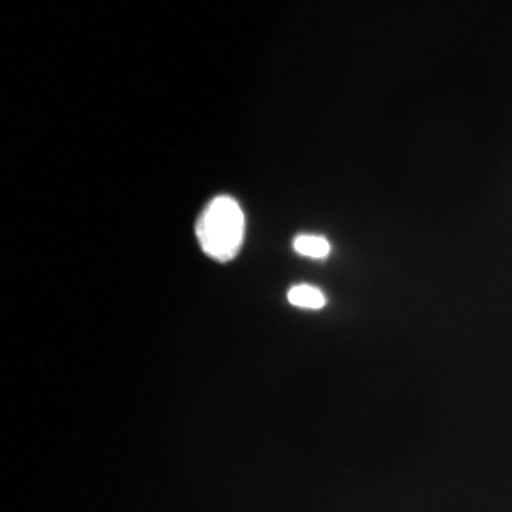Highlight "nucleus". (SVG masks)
Segmentation results:
<instances>
[{"mask_svg": "<svg viewBox=\"0 0 512 512\" xmlns=\"http://www.w3.org/2000/svg\"><path fill=\"white\" fill-rule=\"evenodd\" d=\"M293 248L298 254L312 259H324L331 252L330 242L323 236L303 234L293 241Z\"/></svg>", "mask_w": 512, "mask_h": 512, "instance_id": "3", "label": "nucleus"}, {"mask_svg": "<svg viewBox=\"0 0 512 512\" xmlns=\"http://www.w3.org/2000/svg\"><path fill=\"white\" fill-rule=\"evenodd\" d=\"M245 228L239 202L230 196H219L203 210L196 224V236L209 258L228 262L240 252Z\"/></svg>", "mask_w": 512, "mask_h": 512, "instance_id": "1", "label": "nucleus"}, {"mask_svg": "<svg viewBox=\"0 0 512 512\" xmlns=\"http://www.w3.org/2000/svg\"><path fill=\"white\" fill-rule=\"evenodd\" d=\"M288 302L302 309L320 310L326 305L324 293L310 285L293 286L287 294Z\"/></svg>", "mask_w": 512, "mask_h": 512, "instance_id": "2", "label": "nucleus"}]
</instances>
